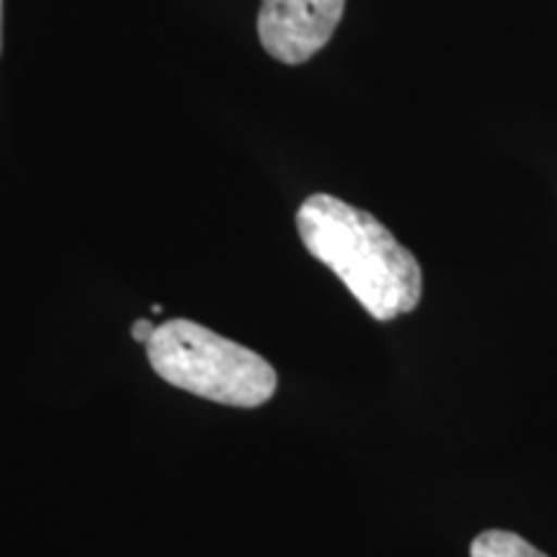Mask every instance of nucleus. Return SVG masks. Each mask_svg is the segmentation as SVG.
<instances>
[{
    "mask_svg": "<svg viewBox=\"0 0 557 557\" xmlns=\"http://www.w3.org/2000/svg\"><path fill=\"white\" fill-rule=\"evenodd\" d=\"M297 233L312 259L329 267L380 323L413 312L421 302L416 256L374 214L331 194H312L297 209Z\"/></svg>",
    "mask_w": 557,
    "mask_h": 557,
    "instance_id": "obj_1",
    "label": "nucleus"
},
{
    "mask_svg": "<svg viewBox=\"0 0 557 557\" xmlns=\"http://www.w3.org/2000/svg\"><path fill=\"white\" fill-rule=\"evenodd\" d=\"M145 348L160 380L199 398L259 408L276 393V369L261 354L194 320H165Z\"/></svg>",
    "mask_w": 557,
    "mask_h": 557,
    "instance_id": "obj_2",
    "label": "nucleus"
},
{
    "mask_svg": "<svg viewBox=\"0 0 557 557\" xmlns=\"http://www.w3.org/2000/svg\"><path fill=\"white\" fill-rule=\"evenodd\" d=\"M156 329H158V325H152L148 318H145V320H137V323L132 325V338H135L137 344L148 346V344H150V338L156 336Z\"/></svg>",
    "mask_w": 557,
    "mask_h": 557,
    "instance_id": "obj_5",
    "label": "nucleus"
},
{
    "mask_svg": "<svg viewBox=\"0 0 557 557\" xmlns=\"http://www.w3.org/2000/svg\"><path fill=\"white\" fill-rule=\"evenodd\" d=\"M150 312H152V315H160V312H163V308H160V305H152Z\"/></svg>",
    "mask_w": 557,
    "mask_h": 557,
    "instance_id": "obj_6",
    "label": "nucleus"
},
{
    "mask_svg": "<svg viewBox=\"0 0 557 557\" xmlns=\"http://www.w3.org/2000/svg\"><path fill=\"white\" fill-rule=\"evenodd\" d=\"M472 557H547L537 547L529 545L519 534L504 532V529H487L478 534L470 545Z\"/></svg>",
    "mask_w": 557,
    "mask_h": 557,
    "instance_id": "obj_4",
    "label": "nucleus"
},
{
    "mask_svg": "<svg viewBox=\"0 0 557 557\" xmlns=\"http://www.w3.org/2000/svg\"><path fill=\"white\" fill-rule=\"evenodd\" d=\"M346 0H263L259 39L271 58L302 65L329 45Z\"/></svg>",
    "mask_w": 557,
    "mask_h": 557,
    "instance_id": "obj_3",
    "label": "nucleus"
}]
</instances>
